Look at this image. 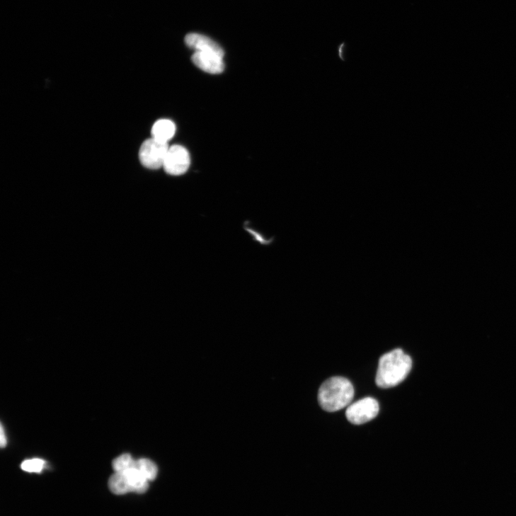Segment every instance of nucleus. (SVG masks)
<instances>
[{"label": "nucleus", "mask_w": 516, "mask_h": 516, "mask_svg": "<svg viewBox=\"0 0 516 516\" xmlns=\"http://www.w3.org/2000/svg\"><path fill=\"white\" fill-rule=\"evenodd\" d=\"M7 445V438L4 426L1 425L0 428V445L4 447Z\"/></svg>", "instance_id": "14"}, {"label": "nucleus", "mask_w": 516, "mask_h": 516, "mask_svg": "<svg viewBox=\"0 0 516 516\" xmlns=\"http://www.w3.org/2000/svg\"><path fill=\"white\" fill-rule=\"evenodd\" d=\"M379 412L378 401L372 397H366L351 405L346 411V417L351 423L360 425L374 419Z\"/></svg>", "instance_id": "4"}, {"label": "nucleus", "mask_w": 516, "mask_h": 516, "mask_svg": "<svg viewBox=\"0 0 516 516\" xmlns=\"http://www.w3.org/2000/svg\"><path fill=\"white\" fill-rule=\"evenodd\" d=\"M190 165V156L188 151L180 145L169 147L164 168L167 174L180 176L186 173Z\"/></svg>", "instance_id": "5"}, {"label": "nucleus", "mask_w": 516, "mask_h": 516, "mask_svg": "<svg viewBox=\"0 0 516 516\" xmlns=\"http://www.w3.org/2000/svg\"><path fill=\"white\" fill-rule=\"evenodd\" d=\"M124 474L127 478L131 492L144 493L147 491L149 481L137 467L131 469Z\"/></svg>", "instance_id": "9"}, {"label": "nucleus", "mask_w": 516, "mask_h": 516, "mask_svg": "<svg viewBox=\"0 0 516 516\" xmlns=\"http://www.w3.org/2000/svg\"><path fill=\"white\" fill-rule=\"evenodd\" d=\"M137 461H134L132 457L129 454H124L115 459L113 462V468L115 472L125 473L127 471L136 467Z\"/></svg>", "instance_id": "11"}, {"label": "nucleus", "mask_w": 516, "mask_h": 516, "mask_svg": "<svg viewBox=\"0 0 516 516\" xmlns=\"http://www.w3.org/2000/svg\"><path fill=\"white\" fill-rule=\"evenodd\" d=\"M110 491L116 495H125L131 492L127 478L124 473L116 472L109 479Z\"/></svg>", "instance_id": "10"}, {"label": "nucleus", "mask_w": 516, "mask_h": 516, "mask_svg": "<svg viewBox=\"0 0 516 516\" xmlns=\"http://www.w3.org/2000/svg\"><path fill=\"white\" fill-rule=\"evenodd\" d=\"M185 44L195 52H211L224 56L221 46L210 38L198 34L189 33L185 38Z\"/></svg>", "instance_id": "7"}, {"label": "nucleus", "mask_w": 516, "mask_h": 516, "mask_svg": "<svg viewBox=\"0 0 516 516\" xmlns=\"http://www.w3.org/2000/svg\"><path fill=\"white\" fill-rule=\"evenodd\" d=\"M176 132V126L173 122L168 120H161L154 125L151 135L152 138L158 141L168 143L174 137Z\"/></svg>", "instance_id": "8"}, {"label": "nucleus", "mask_w": 516, "mask_h": 516, "mask_svg": "<svg viewBox=\"0 0 516 516\" xmlns=\"http://www.w3.org/2000/svg\"><path fill=\"white\" fill-rule=\"evenodd\" d=\"M412 367L411 357L400 349L384 355L379 362L376 384L382 389L396 386L406 379Z\"/></svg>", "instance_id": "1"}, {"label": "nucleus", "mask_w": 516, "mask_h": 516, "mask_svg": "<svg viewBox=\"0 0 516 516\" xmlns=\"http://www.w3.org/2000/svg\"><path fill=\"white\" fill-rule=\"evenodd\" d=\"M224 56L211 52H195L193 64L202 71L210 74H219L224 70Z\"/></svg>", "instance_id": "6"}, {"label": "nucleus", "mask_w": 516, "mask_h": 516, "mask_svg": "<svg viewBox=\"0 0 516 516\" xmlns=\"http://www.w3.org/2000/svg\"><path fill=\"white\" fill-rule=\"evenodd\" d=\"M45 464V461L41 460V459L35 458L31 459V460L25 461L22 464L21 468L24 471L28 473L39 474L43 470Z\"/></svg>", "instance_id": "13"}, {"label": "nucleus", "mask_w": 516, "mask_h": 516, "mask_svg": "<svg viewBox=\"0 0 516 516\" xmlns=\"http://www.w3.org/2000/svg\"><path fill=\"white\" fill-rule=\"evenodd\" d=\"M355 396V389L350 380L341 377L328 379L319 390L318 400L321 408L328 413L348 407Z\"/></svg>", "instance_id": "2"}, {"label": "nucleus", "mask_w": 516, "mask_h": 516, "mask_svg": "<svg viewBox=\"0 0 516 516\" xmlns=\"http://www.w3.org/2000/svg\"><path fill=\"white\" fill-rule=\"evenodd\" d=\"M169 147L168 143L154 138L145 141L139 150V157L142 164L150 169L163 167Z\"/></svg>", "instance_id": "3"}, {"label": "nucleus", "mask_w": 516, "mask_h": 516, "mask_svg": "<svg viewBox=\"0 0 516 516\" xmlns=\"http://www.w3.org/2000/svg\"><path fill=\"white\" fill-rule=\"evenodd\" d=\"M136 467L148 481H153L157 476L158 469L156 466L148 459H140L137 461Z\"/></svg>", "instance_id": "12"}]
</instances>
